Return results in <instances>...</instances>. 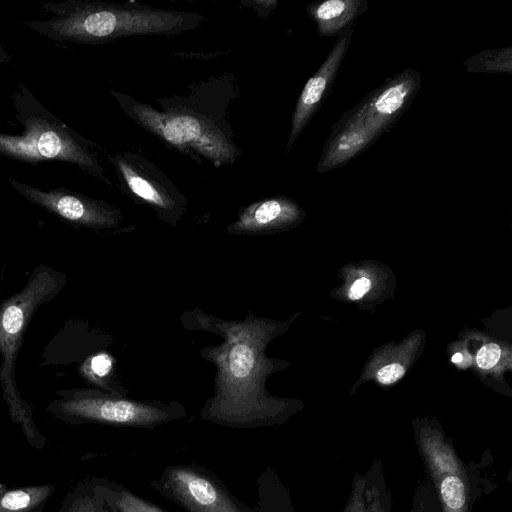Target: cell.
Returning <instances> with one entry per match:
<instances>
[{
  "instance_id": "6da1fadb",
  "label": "cell",
  "mask_w": 512,
  "mask_h": 512,
  "mask_svg": "<svg viewBox=\"0 0 512 512\" xmlns=\"http://www.w3.org/2000/svg\"><path fill=\"white\" fill-rule=\"evenodd\" d=\"M225 342L205 357L218 368L216 391L201 410V418L214 424L251 429L285 420L283 403L264 390V322L214 323Z\"/></svg>"
},
{
  "instance_id": "7a4b0ae2",
  "label": "cell",
  "mask_w": 512,
  "mask_h": 512,
  "mask_svg": "<svg viewBox=\"0 0 512 512\" xmlns=\"http://www.w3.org/2000/svg\"><path fill=\"white\" fill-rule=\"evenodd\" d=\"M46 20L26 21L31 30L56 42L100 44L131 35H170L200 25V14L127 7L89 0L43 2Z\"/></svg>"
},
{
  "instance_id": "3957f363",
  "label": "cell",
  "mask_w": 512,
  "mask_h": 512,
  "mask_svg": "<svg viewBox=\"0 0 512 512\" xmlns=\"http://www.w3.org/2000/svg\"><path fill=\"white\" fill-rule=\"evenodd\" d=\"M63 278L49 268L39 267L20 292L0 305V383L3 397L11 420L21 427L27 443L38 450L46 447L47 439L37 429L32 409L17 389L16 359L27 323L42 303L58 293L63 286Z\"/></svg>"
},
{
  "instance_id": "277c9868",
  "label": "cell",
  "mask_w": 512,
  "mask_h": 512,
  "mask_svg": "<svg viewBox=\"0 0 512 512\" xmlns=\"http://www.w3.org/2000/svg\"><path fill=\"white\" fill-rule=\"evenodd\" d=\"M22 134L0 132V155L25 163L61 161L111 185L89 142L46 111L25 87L15 94Z\"/></svg>"
},
{
  "instance_id": "5b68a950",
  "label": "cell",
  "mask_w": 512,
  "mask_h": 512,
  "mask_svg": "<svg viewBox=\"0 0 512 512\" xmlns=\"http://www.w3.org/2000/svg\"><path fill=\"white\" fill-rule=\"evenodd\" d=\"M415 443L441 512H472L477 499L496 487L483 476L479 463L467 464L460 458L440 428L416 427Z\"/></svg>"
},
{
  "instance_id": "8992f818",
  "label": "cell",
  "mask_w": 512,
  "mask_h": 512,
  "mask_svg": "<svg viewBox=\"0 0 512 512\" xmlns=\"http://www.w3.org/2000/svg\"><path fill=\"white\" fill-rule=\"evenodd\" d=\"M111 93L130 118L180 152H197L216 166L234 161L240 152L212 120L199 113L185 107L161 112L128 95Z\"/></svg>"
},
{
  "instance_id": "52a82bcc",
  "label": "cell",
  "mask_w": 512,
  "mask_h": 512,
  "mask_svg": "<svg viewBox=\"0 0 512 512\" xmlns=\"http://www.w3.org/2000/svg\"><path fill=\"white\" fill-rule=\"evenodd\" d=\"M47 409L57 419L73 425L96 423L144 429H155L187 416L179 402L130 400L98 390L64 392Z\"/></svg>"
},
{
  "instance_id": "ba28073f",
  "label": "cell",
  "mask_w": 512,
  "mask_h": 512,
  "mask_svg": "<svg viewBox=\"0 0 512 512\" xmlns=\"http://www.w3.org/2000/svg\"><path fill=\"white\" fill-rule=\"evenodd\" d=\"M149 485L187 512H258L234 496L213 471L195 463L166 466Z\"/></svg>"
},
{
  "instance_id": "9c48e42d",
  "label": "cell",
  "mask_w": 512,
  "mask_h": 512,
  "mask_svg": "<svg viewBox=\"0 0 512 512\" xmlns=\"http://www.w3.org/2000/svg\"><path fill=\"white\" fill-rule=\"evenodd\" d=\"M109 159L125 193L153 208L163 221L175 223L181 217L186 198L151 162L131 152Z\"/></svg>"
},
{
  "instance_id": "30bf717a",
  "label": "cell",
  "mask_w": 512,
  "mask_h": 512,
  "mask_svg": "<svg viewBox=\"0 0 512 512\" xmlns=\"http://www.w3.org/2000/svg\"><path fill=\"white\" fill-rule=\"evenodd\" d=\"M420 86V72L405 69L373 89L355 107L344 112L339 121L363 126L380 137L410 107Z\"/></svg>"
},
{
  "instance_id": "8fae6325",
  "label": "cell",
  "mask_w": 512,
  "mask_h": 512,
  "mask_svg": "<svg viewBox=\"0 0 512 512\" xmlns=\"http://www.w3.org/2000/svg\"><path fill=\"white\" fill-rule=\"evenodd\" d=\"M18 194L73 225L89 228H113L121 218L120 211L107 203L86 197L66 188L47 191L9 178Z\"/></svg>"
},
{
  "instance_id": "7c38bea8",
  "label": "cell",
  "mask_w": 512,
  "mask_h": 512,
  "mask_svg": "<svg viewBox=\"0 0 512 512\" xmlns=\"http://www.w3.org/2000/svg\"><path fill=\"white\" fill-rule=\"evenodd\" d=\"M354 28L351 26L337 37L319 69L309 78L296 103L292 116L291 130L287 142L290 151L300 133L306 128L313 116L328 96L338 70L352 42Z\"/></svg>"
},
{
  "instance_id": "4fadbf2b",
  "label": "cell",
  "mask_w": 512,
  "mask_h": 512,
  "mask_svg": "<svg viewBox=\"0 0 512 512\" xmlns=\"http://www.w3.org/2000/svg\"><path fill=\"white\" fill-rule=\"evenodd\" d=\"M300 213L298 205L289 198L265 199L244 208L227 230L236 234H264L296 221Z\"/></svg>"
},
{
  "instance_id": "5bb4252c",
  "label": "cell",
  "mask_w": 512,
  "mask_h": 512,
  "mask_svg": "<svg viewBox=\"0 0 512 512\" xmlns=\"http://www.w3.org/2000/svg\"><path fill=\"white\" fill-rule=\"evenodd\" d=\"M393 499L384 465L375 457L369 469L361 474L355 472L351 492L342 512H392Z\"/></svg>"
},
{
  "instance_id": "9a60e30c",
  "label": "cell",
  "mask_w": 512,
  "mask_h": 512,
  "mask_svg": "<svg viewBox=\"0 0 512 512\" xmlns=\"http://www.w3.org/2000/svg\"><path fill=\"white\" fill-rule=\"evenodd\" d=\"M379 136L360 125L338 121L333 126L317 164V173L338 169L359 155Z\"/></svg>"
},
{
  "instance_id": "2e32d148",
  "label": "cell",
  "mask_w": 512,
  "mask_h": 512,
  "mask_svg": "<svg viewBox=\"0 0 512 512\" xmlns=\"http://www.w3.org/2000/svg\"><path fill=\"white\" fill-rule=\"evenodd\" d=\"M369 7L367 0H326L306 7L319 35L339 37Z\"/></svg>"
},
{
  "instance_id": "e0dca14e",
  "label": "cell",
  "mask_w": 512,
  "mask_h": 512,
  "mask_svg": "<svg viewBox=\"0 0 512 512\" xmlns=\"http://www.w3.org/2000/svg\"><path fill=\"white\" fill-rule=\"evenodd\" d=\"M94 491L115 512H168L127 487L103 477H91Z\"/></svg>"
},
{
  "instance_id": "ac0fdd59",
  "label": "cell",
  "mask_w": 512,
  "mask_h": 512,
  "mask_svg": "<svg viewBox=\"0 0 512 512\" xmlns=\"http://www.w3.org/2000/svg\"><path fill=\"white\" fill-rule=\"evenodd\" d=\"M258 512H295L290 490L271 467L264 468L256 477Z\"/></svg>"
},
{
  "instance_id": "d6986e66",
  "label": "cell",
  "mask_w": 512,
  "mask_h": 512,
  "mask_svg": "<svg viewBox=\"0 0 512 512\" xmlns=\"http://www.w3.org/2000/svg\"><path fill=\"white\" fill-rule=\"evenodd\" d=\"M55 489L49 483L14 488L0 485V512H41Z\"/></svg>"
},
{
  "instance_id": "ffe728a7",
  "label": "cell",
  "mask_w": 512,
  "mask_h": 512,
  "mask_svg": "<svg viewBox=\"0 0 512 512\" xmlns=\"http://www.w3.org/2000/svg\"><path fill=\"white\" fill-rule=\"evenodd\" d=\"M55 512H115L94 491L90 478L79 481L61 501Z\"/></svg>"
},
{
  "instance_id": "44dd1931",
  "label": "cell",
  "mask_w": 512,
  "mask_h": 512,
  "mask_svg": "<svg viewBox=\"0 0 512 512\" xmlns=\"http://www.w3.org/2000/svg\"><path fill=\"white\" fill-rule=\"evenodd\" d=\"M464 66L472 73H511L512 48L481 51L465 60Z\"/></svg>"
},
{
  "instance_id": "7402d4cb",
  "label": "cell",
  "mask_w": 512,
  "mask_h": 512,
  "mask_svg": "<svg viewBox=\"0 0 512 512\" xmlns=\"http://www.w3.org/2000/svg\"><path fill=\"white\" fill-rule=\"evenodd\" d=\"M410 512H441L433 486L426 477L414 489Z\"/></svg>"
},
{
  "instance_id": "603a6c76",
  "label": "cell",
  "mask_w": 512,
  "mask_h": 512,
  "mask_svg": "<svg viewBox=\"0 0 512 512\" xmlns=\"http://www.w3.org/2000/svg\"><path fill=\"white\" fill-rule=\"evenodd\" d=\"M112 369V359L109 355L101 353L89 358L82 366L85 377L103 387L102 381Z\"/></svg>"
},
{
  "instance_id": "cb8c5ba5",
  "label": "cell",
  "mask_w": 512,
  "mask_h": 512,
  "mask_svg": "<svg viewBox=\"0 0 512 512\" xmlns=\"http://www.w3.org/2000/svg\"><path fill=\"white\" fill-rule=\"evenodd\" d=\"M501 349L495 343H487L480 348L476 356L477 365L482 369L494 367L500 359Z\"/></svg>"
},
{
  "instance_id": "d4e9b609",
  "label": "cell",
  "mask_w": 512,
  "mask_h": 512,
  "mask_svg": "<svg viewBox=\"0 0 512 512\" xmlns=\"http://www.w3.org/2000/svg\"><path fill=\"white\" fill-rule=\"evenodd\" d=\"M405 373V369L398 363L389 364L382 367L377 372V379L382 384H391L401 378Z\"/></svg>"
},
{
  "instance_id": "484cf974",
  "label": "cell",
  "mask_w": 512,
  "mask_h": 512,
  "mask_svg": "<svg viewBox=\"0 0 512 512\" xmlns=\"http://www.w3.org/2000/svg\"><path fill=\"white\" fill-rule=\"evenodd\" d=\"M371 287V282L369 279L362 277L357 279L349 292V297L353 300L360 299Z\"/></svg>"
},
{
  "instance_id": "4316f807",
  "label": "cell",
  "mask_w": 512,
  "mask_h": 512,
  "mask_svg": "<svg viewBox=\"0 0 512 512\" xmlns=\"http://www.w3.org/2000/svg\"><path fill=\"white\" fill-rule=\"evenodd\" d=\"M10 62V57L2 44L0 43V66L8 64Z\"/></svg>"
},
{
  "instance_id": "83f0119b",
  "label": "cell",
  "mask_w": 512,
  "mask_h": 512,
  "mask_svg": "<svg viewBox=\"0 0 512 512\" xmlns=\"http://www.w3.org/2000/svg\"><path fill=\"white\" fill-rule=\"evenodd\" d=\"M451 360L454 363H460L462 361V354L461 353L454 354Z\"/></svg>"
}]
</instances>
